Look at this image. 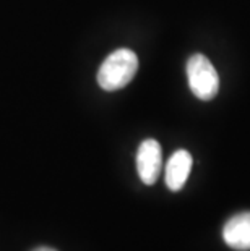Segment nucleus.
Masks as SVG:
<instances>
[{
  "label": "nucleus",
  "mask_w": 250,
  "mask_h": 251,
  "mask_svg": "<svg viewBox=\"0 0 250 251\" xmlns=\"http://www.w3.org/2000/svg\"><path fill=\"white\" fill-rule=\"evenodd\" d=\"M138 70V57L130 49H117L101 63L98 84L104 91H117L127 86Z\"/></svg>",
  "instance_id": "1"
},
{
  "label": "nucleus",
  "mask_w": 250,
  "mask_h": 251,
  "mask_svg": "<svg viewBox=\"0 0 250 251\" xmlns=\"http://www.w3.org/2000/svg\"><path fill=\"white\" fill-rule=\"evenodd\" d=\"M192 156L185 149L175 151L166 165V185L171 191H179L184 188L189 174L192 170Z\"/></svg>",
  "instance_id": "5"
},
{
  "label": "nucleus",
  "mask_w": 250,
  "mask_h": 251,
  "mask_svg": "<svg viewBox=\"0 0 250 251\" xmlns=\"http://www.w3.org/2000/svg\"><path fill=\"white\" fill-rule=\"evenodd\" d=\"M187 78L192 93L201 100H210L220 91L216 68L203 54H195L187 62Z\"/></svg>",
  "instance_id": "2"
},
{
  "label": "nucleus",
  "mask_w": 250,
  "mask_h": 251,
  "mask_svg": "<svg viewBox=\"0 0 250 251\" xmlns=\"http://www.w3.org/2000/svg\"><path fill=\"white\" fill-rule=\"evenodd\" d=\"M33 251H57V250H54V248H47V247H41V248H36V250H33Z\"/></svg>",
  "instance_id": "6"
},
{
  "label": "nucleus",
  "mask_w": 250,
  "mask_h": 251,
  "mask_svg": "<svg viewBox=\"0 0 250 251\" xmlns=\"http://www.w3.org/2000/svg\"><path fill=\"white\" fill-rule=\"evenodd\" d=\"M222 238L227 247L237 251L250 250V212L231 217L222 228Z\"/></svg>",
  "instance_id": "4"
},
{
  "label": "nucleus",
  "mask_w": 250,
  "mask_h": 251,
  "mask_svg": "<svg viewBox=\"0 0 250 251\" xmlns=\"http://www.w3.org/2000/svg\"><path fill=\"white\" fill-rule=\"evenodd\" d=\"M163 165L161 146L156 140H145L137 152V170L145 185L156 183Z\"/></svg>",
  "instance_id": "3"
}]
</instances>
